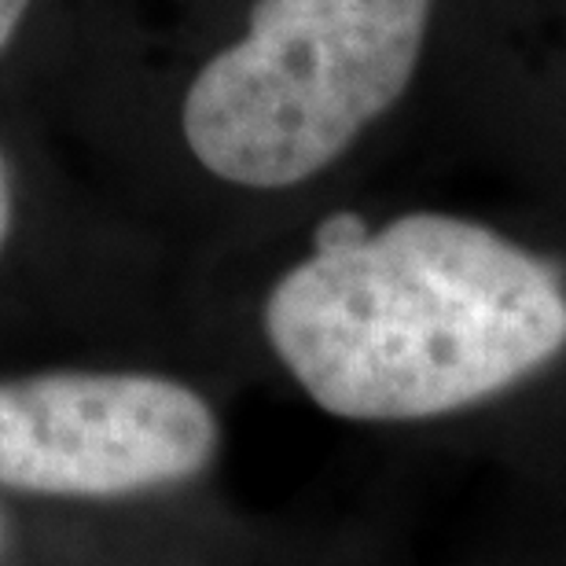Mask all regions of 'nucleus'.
<instances>
[{
    "instance_id": "5",
    "label": "nucleus",
    "mask_w": 566,
    "mask_h": 566,
    "mask_svg": "<svg viewBox=\"0 0 566 566\" xmlns=\"http://www.w3.org/2000/svg\"><path fill=\"white\" fill-rule=\"evenodd\" d=\"M15 221H19V196H15V174H11V163L0 147V258L8 254L11 235H15Z\"/></svg>"
},
{
    "instance_id": "4",
    "label": "nucleus",
    "mask_w": 566,
    "mask_h": 566,
    "mask_svg": "<svg viewBox=\"0 0 566 566\" xmlns=\"http://www.w3.org/2000/svg\"><path fill=\"white\" fill-rule=\"evenodd\" d=\"M82 518L88 515L33 512L0 496V566H82L55 552V537H66L60 530Z\"/></svg>"
},
{
    "instance_id": "6",
    "label": "nucleus",
    "mask_w": 566,
    "mask_h": 566,
    "mask_svg": "<svg viewBox=\"0 0 566 566\" xmlns=\"http://www.w3.org/2000/svg\"><path fill=\"white\" fill-rule=\"evenodd\" d=\"M30 4L33 0H0V55H4L11 49V41L19 38Z\"/></svg>"
},
{
    "instance_id": "3",
    "label": "nucleus",
    "mask_w": 566,
    "mask_h": 566,
    "mask_svg": "<svg viewBox=\"0 0 566 566\" xmlns=\"http://www.w3.org/2000/svg\"><path fill=\"white\" fill-rule=\"evenodd\" d=\"M224 452L221 412L155 368L0 376V496L33 512L122 518L199 490Z\"/></svg>"
},
{
    "instance_id": "1",
    "label": "nucleus",
    "mask_w": 566,
    "mask_h": 566,
    "mask_svg": "<svg viewBox=\"0 0 566 566\" xmlns=\"http://www.w3.org/2000/svg\"><path fill=\"white\" fill-rule=\"evenodd\" d=\"M273 360L316 412L423 427L485 409L566 354V276L441 210L338 213L262 302Z\"/></svg>"
},
{
    "instance_id": "2",
    "label": "nucleus",
    "mask_w": 566,
    "mask_h": 566,
    "mask_svg": "<svg viewBox=\"0 0 566 566\" xmlns=\"http://www.w3.org/2000/svg\"><path fill=\"white\" fill-rule=\"evenodd\" d=\"M430 11L434 0H254L180 96L185 147L247 191L324 174L405 96Z\"/></svg>"
}]
</instances>
